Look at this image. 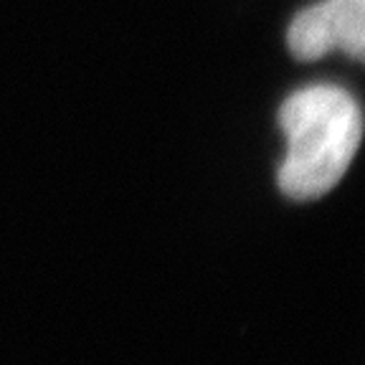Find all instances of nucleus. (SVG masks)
Here are the masks:
<instances>
[{
	"instance_id": "nucleus-1",
	"label": "nucleus",
	"mask_w": 365,
	"mask_h": 365,
	"mask_svg": "<svg viewBox=\"0 0 365 365\" xmlns=\"http://www.w3.org/2000/svg\"><path fill=\"white\" fill-rule=\"evenodd\" d=\"M287 155L277 182L292 200L330 193L348 173L363 140V112L340 86H307L279 109Z\"/></svg>"
},
{
	"instance_id": "nucleus-2",
	"label": "nucleus",
	"mask_w": 365,
	"mask_h": 365,
	"mask_svg": "<svg viewBox=\"0 0 365 365\" xmlns=\"http://www.w3.org/2000/svg\"><path fill=\"white\" fill-rule=\"evenodd\" d=\"M287 41L302 61L332 51L365 61V0H322L304 8L292 21Z\"/></svg>"
}]
</instances>
